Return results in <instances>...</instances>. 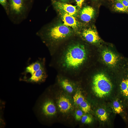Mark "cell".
<instances>
[{
  "mask_svg": "<svg viewBox=\"0 0 128 128\" xmlns=\"http://www.w3.org/2000/svg\"><path fill=\"white\" fill-rule=\"evenodd\" d=\"M50 66L61 74L79 73L87 59L86 46L78 41L59 46L51 55Z\"/></svg>",
  "mask_w": 128,
  "mask_h": 128,
  "instance_id": "cell-1",
  "label": "cell"
},
{
  "mask_svg": "<svg viewBox=\"0 0 128 128\" xmlns=\"http://www.w3.org/2000/svg\"><path fill=\"white\" fill-rule=\"evenodd\" d=\"M36 33L47 47L51 55L60 42L70 38L73 34L71 28L64 24L51 25Z\"/></svg>",
  "mask_w": 128,
  "mask_h": 128,
  "instance_id": "cell-2",
  "label": "cell"
},
{
  "mask_svg": "<svg viewBox=\"0 0 128 128\" xmlns=\"http://www.w3.org/2000/svg\"><path fill=\"white\" fill-rule=\"evenodd\" d=\"M45 58H39L28 64L20 78V81L27 82L40 83L44 82L47 77Z\"/></svg>",
  "mask_w": 128,
  "mask_h": 128,
  "instance_id": "cell-3",
  "label": "cell"
},
{
  "mask_svg": "<svg viewBox=\"0 0 128 128\" xmlns=\"http://www.w3.org/2000/svg\"><path fill=\"white\" fill-rule=\"evenodd\" d=\"M9 12L8 15L14 24H20L27 18L34 0H8Z\"/></svg>",
  "mask_w": 128,
  "mask_h": 128,
  "instance_id": "cell-4",
  "label": "cell"
},
{
  "mask_svg": "<svg viewBox=\"0 0 128 128\" xmlns=\"http://www.w3.org/2000/svg\"><path fill=\"white\" fill-rule=\"evenodd\" d=\"M92 88L97 96L102 98L110 93L112 88V84L105 74L100 73L96 74L93 77Z\"/></svg>",
  "mask_w": 128,
  "mask_h": 128,
  "instance_id": "cell-5",
  "label": "cell"
},
{
  "mask_svg": "<svg viewBox=\"0 0 128 128\" xmlns=\"http://www.w3.org/2000/svg\"><path fill=\"white\" fill-rule=\"evenodd\" d=\"M80 34L83 38L90 43H96L101 40L96 28L93 25L83 28Z\"/></svg>",
  "mask_w": 128,
  "mask_h": 128,
  "instance_id": "cell-6",
  "label": "cell"
},
{
  "mask_svg": "<svg viewBox=\"0 0 128 128\" xmlns=\"http://www.w3.org/2000/svg\"><path fill=\"white\" fill-rule=\"evenodd\" d=\"M51 1L54 6L59 10H62L74 17L77 15L78 11L76 6L56 0H51Z\"/></svg>",
  "mask_w": 128,
  "mask_h": 128,
  "instance_id": "cell-7",
  "label": "cell"
},
{
  "mask_svg": "<svg viewBox=\"0 0 128 128\" xmlns=\"http://www.w3.org/2000/svg\"><path fill=\"white\" fill-rule=\"evenodd\" d=\"M41 110L43 114L48 117L54 116L56 111L55 104L50 100H46L42 104Z\"/></svg>",
  "mask_w": 128,
  "mask_h": 128,
  "instance_id": "cell-8",
  "label": "cell"
},
{
  "mask_svg": "<svg viewBox=\"0 0 128 128\" xmlns=\"http://www.w3.org/2000/svg\"><path fill=\"white\" fill-rule=\"evenodd\" d=\"M95 14L94 8L90 6H86L81 9L80 12V18L84 22L89 23L94 18Z\"/></svg>",
  "mask_w": 128,
  "mask_h": 128,
  "instance_id": "cell-9",
  "label": "cell"
},
{
  "mask_svg": "<svg viewBox=\"0 0 128 128\" xmlns=\"http://www.w3.org/2000/svg\"><path fill=\"white\" fill-rule=\"evenodd\" d=\"M59 10L64 24L74 29H77L79 27L80 25L79 23L75 17L62 10Z\"/></svg>",
  "mask_w": 128,
  "mask_h": 128,
  "instance_id": "cell-10",
  "label": "cell"
},
{
  "mask_svg": "<svg viewBox=\"0 0 128 128\" xmlns=\"http://www.w3.org/2000/svg\"><path fill=\"white\" fill-rule=\"evenodd\" d=\"M102 57L104 61L110 65H115L118 61V56L112 52L108 50L103 51Z\"/></svg>",
  "mask_w": 128,
  "mask_h": 128,
  "instance_id": "cell-11",
  "label": "cell"
},
{
  "mask_svg": "<svg viewBox=\"0 0 128 128\" xmlns=\"http://www.w3.org/2000/svg\"><path fill=\"white\" fill-rule=\"evenodd\" d=\"M58 105L60 111L63 113L68 112L72 107V104L68 98L64 96L59 98Z\"/></svg>",
  "mask_w": 128,
  "mask_h": 128,
  "instance_id": "cell-12",
  "label": "cell"
},
{
  "mask_svg": "<svg viewBox=\"0 0 128 128\" xmlns=\"http://www.w3.org/2000/svg\"><path fill=\"white\" fill-rule=\"evenodd\" d=\"M59 83L62 87L69 93H72L74 90L72 83L69 79L62 78L60 79Z\"/></svg>",
  "mask_w": 128,
  "mask_h": 128,
  "instance_id": "cell-13",
  "label": "cell"
},
{
  "mask_svg": "<svg viewBox=\"0 0 128 128\" xmlns=\"http://www.w3.org/2000/svg\"><path fill=\"white\" fill-rule=\"evenodd\" d=\"M111 1L114 11L128 14V10L121 2L118 0H111Z\"/></svg>",
  "mask_w": 128,
  "mask_h": 128,
  "instance_id": "cell-14",
  "label": "cell"
},
{
  "mask_svg": "<svg viewBox=\"0 0 128 128\" xmlns=\"http://www.w3.org/2000/svg\"><path fill=\"white\" fill-rule=\"evenodd\" d=\"M96 114L98 118L102 121H105L108 119L107 114L105 110L103 109H98L96 111Z\"/></svg>",
  "mask_w": 128,
  "mask_h": 128,
  "instance_id": "cell-15",
  "label": "cell"
},
{
  "mask_svg": "<svg viewBox=\"0 0 128 128\" xmlns=\"http://www.w3.org/2000/svg\"><path fill=\"white\" fill-rule=\"evenodd\" d=\"M73 100L75 104L77 105H79L85 100L84 98L80 91H77L73 97Z\"/></svg>",
  "mask_w": 128,
  "mask_h": 128,
  "instance_id": "cell-16",
  "label": "cell"
},
{
  "mask_svg": "<svg viewBox=\"0 0 128 128\" xmlns=\"http://www.w3.org/2000/svg\"><path fill=\"white\" fill-rule=\"evenodd\" d=\"M114 110L115 113L119 114L123 111L122 108L119 102L117 101H114L113 103Z\"/></svg>",
  "mask_w": 128,
  "mask_h": 128,
  "instance_id": "cell-17",
  "label": "cell"
},
{
  "mask_svg": "<svg viewBox=\"0 0 128 128\" xmlns=\"http://www.w3.org/2000/svg\"><path fill=\"white\" fill-rule=\"evenodd\" d=\"M82 110L85 113H89L90 110V106L85 100L79 105Z\"/></svg>",
  "mask_w": 128,
  "mask_h": 128,
  "instance_id": "cell-18",
  "label": "cell"
},
{
  "mask_svg": "<svg viewBox=\"0 0 128 128\" xmlns=\"http://www.w3.org/2000/svg\"><path fill=\"white\" fill-rule=\"evenodd\" d=\"M0 3L8 16L9 12V5L8 0H0Z\"/></svg>",
  "mask_w": 128,
  "mask_h": 128,
  "instance_id": "cell-19",
  "label": "cell"
},
{
  "mask_svg": "<svg viewBox=\"0 0 128 128\" xmlns=\"http://www.w3.org/2000/svg\"><path fill=\"white\" fill-rule=\"evenodd\" d=\"M128 86L127 79H123L122 81L120 86L121 90L123 95H125Z\"/></svg>",
  "mask_w": 128,
  "mask_h": 128,
  "instance_id": "cell-20",
  "label": "cell"
},
{
  "mask_svg": "<svg viewBox=\"0 0 128 128\" xmlns=\"http://www.w3.org/2000/svg\"><path fill=\"white\" fill-rule=\"evenodd\" d=\"M82 123H83L89 124L92 121V119L90 116L87 115H83L81 119Z\"/></svg>",
  "mask_w": 128,
  "mask_h": 128,
  "instance_id": "cell-21",
  "label": "cell"
},
{
  "mask_svg": "<svg viewBox=\"0 0 128 128\" xmlns=\"http://www.w3.org/2000/svg\"><path fill=\"white\" fill-rule=\"evenodd\" d=\"M83 115V113L82 111L80 110H78L76 111L75 113V118L77 120H81Z\"/></svg>",
  "mask_w": 128,
  "mask_h": 128,
  "instance_id": "cell-22",
  "label": "cell"
},
{
  "mask_svg": "<svg viewBox=\"0 0 128 128\" xmlns=\"http://www.w3.org/2000/svg\"><path fill=\"white\" fill-rule=\"evenodd\" d=\"M76 4L78 8L80 9L84 1V0H76Z\"/></svg>",
  "mask_w": 128,
  "mask_h": 128,
  "instance_id": "cell-23",
  "label": "cell"
},
{
  "mask_svg": "<svg viewBox=\"0 0 128 128\" xmlns=\"http://www.w3.org/2000/svg\"><path fill=\"white\" fill-rule=\"evenodd\" d=\"M127 80L128 83V86L125 96H128V79H127Z\"/></svg>",
  "mask_w": 128,
  "mask_h": 128,
  "instance_id": "cell-24",
  "label": "cell"
},
{
  "mask_svg": "<svg viewBox=\"0 0 128 128\" xmlns=\"http://www.w3.org/2000/svg\"><path fill=\"white\" fill-rule=\"evenodd\" d=\"M63 2H66L68 1L69 0H60Z\"/></svg>",
  "mask_w": 128,
  "mask_h": 128,
  "instance_id": "cell-25",
  "label": "cell"
},
{
  "mask_svg": "<svg viewBox=\"0 0 128 128\" xmlns=\"http://www.w3.org/2000/svg\"><path fill=\"white\" fill-rule=\"evenodd\" d=\"M94 0L97 1V0Z\"/></svg>",
  "mask_w": 128,
  "mask_h": 128,
  "instance_id": "cell-26",
  "label": "cell"
},
{
  "mask_svg": "<svg viewBox=\"0 0 128 128\" xmlns=\"http://www.w3.org/2000/svg\"><path fill=\"white\" fill-rule=\"evenodd\" d=\"M128 2V0H126Z\"/></svg>",
  "mask_w": 128,
  "mask_h": 128,
  "instance_id": "cell-27",
  "label": "cell"
}]
</instances>
